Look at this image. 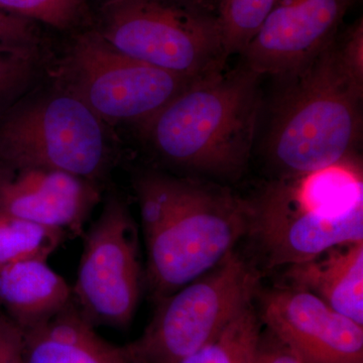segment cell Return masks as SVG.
Instances as JSON below:
<instances>
[{"instance_id": "8992f818", "label": "cell", "mask_w": 363, "mask_h": 363, "mask_svg": "<svg viewBox=\"0 0 363 363\" xmlns=\"http://www.w3.org/2000/svg\"><path fill=\"white\" fill-rule=\"evenodd\" d=\"M259 274L231 250L210 271L159 301L150 324L124 346L133 363H178L216 337L252 301Z\"/></svg>"}, {"instance_id": "277c9868", "label": "cell", "mask_w": 363, "mask_h": 363, "mask_svg": "<svg viewBox=\"0 0 363 363\" xmlns=\"http://www.w3.org/2000/svg\"><path fill=\"white\" fill-rule=\"evenodd\" d=\"M250 233L272 267L363 241L362 169L354 159L272 182L250 202Z\"/></svg>"}, {"instance_id": "d4e9b609", "label": "cell", "mask_w": 363, "mask_h": 363, "mask_svg": "<svg viewBox=\"0 0 363 363\" xmlns=\"http://www.w3.org/2000/svg\"><path fill=\"white\" fill-rule=\"evenodd\" d=\"M201 1L217 11V9H218L219 2H220V0H201ZM217 13H218V11H217Z\"/></svg>"}, {"instance_id": "ba28073f", "label": "cell", "mask_w": 363, "mask_h": 363, "mask_svg": "<svg viewBox=\"0 0 363 363\" xmlns=\"http://www.w3.org/2000/svg\"><path fill=\"white\" fill-rule=\"evenodd\" d=\"M58 72L60 90L102 121L140 126L196 80L128 56L98 32L79 35Z\"/></svg>"}, {"instance_id": "4fadbf2b", "label": "cell", "mask_w": 363, "mask_h": 363, "mask_svg": "<svg viewBox=\"0 0 363 363\" xmlns=\"http://www.w3.org/2000/svg\"><path fill=\"white\" fill-rule=\"evenodd\" d=\"M23 331L26 363H133L125 347L101 337L74 302Z\"/></svg>"}, {"instance_id": "cb8c5ba5", "label": "cell", "mask_w": 363, "mask_h": 363, "mask_svg": "<svg viewBox=\"0 0 363 363\" xmlns=\"http://www.w3.org/2000/svg\"><path fill=\"white\" fill-rule=\"evenodd\" d=\"M259 352L262 363H303L288 346L269 331L260 335Z\"/></svg>"}, {"instance_id": "44dd1931", "label": "cell", "mask_w": 363, "mask_h": 363, "mask_svg": "<svg viewBox=\"0 0 363 363\" xmlns=\"http://www.w3.org/2000/svg\"><path fill=\"white\" fill-rule=\"evenodd\" d=\"M339 54L350 73L363 82V21L362 18L336 35Z\"/></svg>"}, {"instance_id": "9a60e30c", "label": "cell", "mask_w": 363, "mask_h": 363, "mask_svg": "<svg viewBox=\"0 0 363 363\" xmlns=\"http://www.w3.org/2000/svg\"><path fill=\"white\" fill-rule=\"evenodd\" d=\"M72 302V286L48 260L0 267V309L23 330L42 323Z\"/></svg>"}, {"instance_id": "5b68a950", "label": "cell", "mask_w": 363, "mask_h": 363, "mask_svg": "<svg viewBox=\"0 0 363 363\" xmlns=\"http://www.w3.org/2000/svg\"><path fill=\"white\" fill-rule=\"evenodd\" d=\"M98 33L123 54L186 78L220 71L229 57L218 13L201 0H108Z\"/></svg>"}, {"instance_id": "ffe728a7", "label": "cell", "mask_w": 363, "mask_h": 363, "mask_svg": "<svg viewBox=\"0 0 363 363\" xmlns=\"http://www.w3.org/2000/svg\"><path fill=\"white\" fill-rule=\"evenodd\" d=\"M33 45H0V108L18 96L35 75Z\"/></svg>"}, {"instance_id": "603a6c76", "label": "cell", "mask_w": 363, "mask_h": 363, "mask_svg": "<svg viewBox=\"0 0 363 363\" xmlns=\"http://www.w3.org/2000/svg\"><path fill=\"white\" fill-rule=\"evenodd\" d=\"M30 21L0 9V45H33Z\"/></svg>"}, {"instance_id": "8fae6325", "label": "cell", "mask_w": 363, "mask_h": 363, "mask_svg": "<svg viewBox=\"0 0 363 363\" xmlns=\"http://www.w3.org/2000/svg\"><path fill=\"white\" fill-rule=\"evenodd\" d=\"M262 321L303 363H363V326L307 291L274 289L262 298Z\"/></svg>"}, {"instance_id": "7c38bea8", "label": "cell", "mask_w": 363, "mask_h": 363, "mask_svg": "<svg viewBox=\"0 0 363 363\" xmlns=\"http://www.w3.org/2000/svg\"><path fill=\"white\" fill-rule=\"evenodd\" d=\"M94 182L56 169L0 164V212L77 238L98 202Z\"/></svg>"}, {"instance_id": "d6986e66", "label": "cell", "mask_w": 363, "mask_h": 363, "mask_svg": "<svg viewBox=\"0 0 363 363\" xmlns=\"http://www.w3.org/2000/svg\"><path fill=\"white\" fill-rule=\"evenodd\" d=\"M83 7V0H0L1 11L26 20L42 21L59 30L75 25Z\"/></svg>"}, {"instance_id": "2e32d148", "label": "cell", "mask_w": 363, "mask_h": 363, "mask_svg": "<svg viewBox=\"0 0 363 363\" xmlns=\"http://www.w3.org/2000/svg\"><path fill=\"white\" fill-rule=\"evenodd\" d=\"M66 234L0 212V267L23 260H48Z\"/></svg>"}, {"instance_id": "e0dca14e", "label": "cell", "mask_w": 363, "mask_h": 363, "mask_svg": "<svg viewBox=\"0 0 363 363\" xmlns=\"http://www.w3.org/2000/svg\"><path fill=\"white\" fill-rule=\"evenodd\" d=\"M260 335L259 318L248 306L216 337L178 363H250Z\"/></svg>"}, {"instance_id": "3957f363", "label": "cell", "mask_w": 363, "mask_h": 363, "mask_svg": "<svg viewBox=\"0 0 363 363\" xmlns=\"http://www.w3.org/2000/svg\"><path fill=\"white\" fill-rule=\"evenodd\" d=\"M272 111L266 150L284 176L353 159L362 130L363 82L345 66L335 39L291 75Z\"/></svg>"}, {"instance_id": "6da1fadb", "label": "cell", "mask_w": 363, "mask_h": 363, "mask_svg": "<svg viewBox=\"0 0 363 363\" xmlns=\"http://www.w3.org/2000/svg\"><path fill=\"white\" fill-rule=\"evenodd\" d=\"M157 302L216 266L250 233V204L230 192L160 173L135 180Z\"/></svg>"}, {"instance_id": "52a82bcc", "label": "cell", "mask_w": 363, "mask_h": 363, "mask_svg": "<svg viewBox=\"0 0 363 363\" xmlns=\"http://www.w3.org/2000/svg\"><path fill=\"white\" fill-rule=\"evenodd\" d=\"M111 159L104 121L65 91L0 118V164L56 169L96 183Z\"/></svg>"}, {"instance_id": "7402d4cb", "label": "cell", "mask_w": 363, "mask_h": 363, "mask_svg": "<svg viewBox=\"0 0 363 363\" xmlns=\"http://www.w3.org/2000/svg\"><path fill=\"white\" fill-rule=\"evenodd\" d=\"M0 363H26L23 331L0 309Z\"/></svg>"}, {"instance_id": "9c48e42d", "label": "cell", "mask_w": 363, "mask_h": 363, "mask_svg": "<svg viewBox=\"0 0 363 363\" xmlns=\"http://www.w3.org/2000/svg\"><path fill=\"white\" fill-rule=\"evenodd\" d=\"M83 236L72 286L74 304L94 326L124 328L133 321L140 301L142 267L138 228L123 200L116 195L107 198Z\"/></svg>"}, {"instance_id": "5bb4252c", "label": "cell", "mask_w": 363, "mask_h": 363, "mask_svg": "<svg viewBox=\"0 0 363 363\" xmlns=\"http://www.w3.org/2000/svg\"><path fill=\"white\" fill-rule=\"evenodd\" d=\"M286 274L294 288L317 296L363 326V241L338 245L289 266Z\"/></svg>"}, {"instance_id": "7a4b0ae2", "label": "cell", "mask_w": 363, "mask_h": 363, "mask_svg": "<svg viewBox=\"0 0 363 363\" xmlns=\"http://www.w3.org/2000/svg\"><path fill=\"white\" fill-rule=\"evenodd\" d=\"M260 78L242 64L196 79L140 128L172 166L235 178L252 154Z\"/></svg>"}, {"instance_id": "ac0fdd59", "label": "cell", "mask_w": 363, "mask_h": 363, "mask_svg": "<svg viewBox=\"0 0 363 363\" xmlns=\"http://www.w3.org/2000/svg\"><path fill=\"white\" fill-rule=\"evenodd\" d=\"M278 0H220L218 16L229 57L241 54Z\"/></svg>"}, {"instance_id": "484cf974", "label": "cell", "mask_w": 363, "mask_h": 363, "mask_svg": "<svg viewBox=\"0 0 363 363\" xmlns=\"http://www.w3.org/2000/svg\"><path fill=\"white\" fill-rule=\"evenodd\" d=\"M250 363H262V359L259 352V346H257V350L255 351V357H252V362Z\"/></svg>"}, {"instance_id": "30bf717a", "label": "cell", "mask_w": 363, "mask_h": 363, "mask_svg": "<svg viewBox=\"0 0 363 363\" xmlns=\"http://www.w3.org/2000/svg\"><path fill=\"white\" fill-rule=\"evenodd\" d=\"M355 0H278L240 55L259 76L285 78L323 51Z\"/></svg>"}]
</instances>
